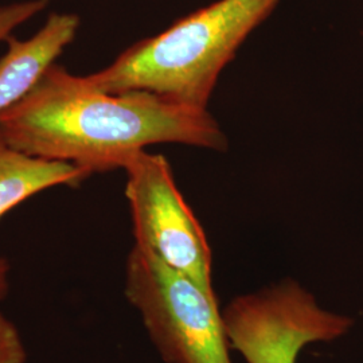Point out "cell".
Instances as JSON below:
<instances>
[{"mask_svg": "<svg viewBox=\"0 0 363 363\" xmlns=\"http://www.w3.org/2000/svg\"><path fill=\"white\" fill-rule=\"evenodd\" d=\"M159 143L228 148L208 108L152 91H97L57 62L23 99L0 112V144L73 163L91 175L124 169L148 145Z\"/></svg>", "mask_w": 363, "mask_h": 363, "instance_id": "obj_1", "label": "cell"}, {"mask_svg": "<svg viewBox=\"0 0 363 363\" xmlns=\"http://www.w3.org/2000/svg\"><path fill=\"white\" fill-rule=\"evenodd\" d=\"M277 1L218 0L133 43L111 65L82 79L106 93L152 91L181 104L208 108L220 72Z\"/></svg>", "mask_w": 363, "mask_h": 363, "instance_id": "obj_2", "label": "cell"}, {"mask_svg": "<svg viewBox=\"0 0 363 363\" xmlns=\"http://www.w3.org/2000/svg\"><path fill=\"white\" fill-rule=\"evenodd\" d=\"M125 295L166 363H232L214 291L139 247L127 259Z\"/></svg>", "mask_w": 363, "mask_h": 363, "instance_id": "obj_3", "label": "cell"}, {"mask_svg": "<svg viewBox=\"0 0 363 363\" xmlns=\"http://www.w3.org/2000/svg\"><path fill=\"white\" fill-rule=\"evenodd\" d=\"M124 171L135 245L213 292L208 238L177 187L169 160L143 151Z\"/></svg>", "mask_w": 363, "mask_h": 363, "instance_id": "obj_4", "label": "cell"}, {"mask_svg": "<svg viewBox=\"0 0 363 363\" xmlns=\"http://www.w3.org/2000/svg\"><path fill=\"white\" fill-rule=\"evenodd\" d=\"M222 318L230 346L247 363H296L304 346L334 340L352 325L349 318L320 308L291 280L234 298Z\"/></svg>", "mask_w": 363, "mask_h": 363, "instance_id": "obj_5", "label": "cell"}, {"mask_svg": "<svg viewBox=\"0 0 363 363\" xmlns=\"http://www.w3.org/2000/svg\"><path fill=\"white\" fill-rule=\"evenodd\" d=\"M81 19L74 13H52L27 39L11 35L0 57V112L23 99L77 37Z\"/></svg>", "mask_w": 363, "mask_h": 363, "instance_id": "obj_6", "label": "cell"}, {"mask_svg": "<svg viewBox=\"0 0 363 363\" xmlns=\"http://www.w3.org/2000/svg\"><path fill=\"white\" fill-rule=\"evenodd\" d=\"M89 177L73 163L26 155L0 144V220L38 193L62 184L77 187Z\"/></svg>", "mask_w": 363, "mask_h": 363, "instance_id": "obj_7", "label": "cell"}, {"mask_svg": "<svg viewBox=\"0 0 363 363\" xmlns=\"http://www.w3.org/2000/svg\"><path fill=\"white\" fill-rule=\"evenodd\" d=\"M50 0H16L0 3V43L13 35V31L26 25L31 19L43 13Z\"/></svg>", "mask_w": 363, "mask_h": 363, "instance_id": "obj_8", "label": "cell"}, {"mask_svg": "<svg viewBox=\"0 0 363 363\" xmlns=\"http://www.w3.org/2000/svg\"><path fill=\"white\" fill-rule=\"evenodd\" d=\"M27 351L19 330L0 312V363H26Z\"/></svg>", "mask_w": 363, "mask_h": 363, "instance_id": "obj_9", "label": "cell"}, {"mask_svg": "<svg viewBox=\"0 0 363 363\" xmlns=\"http://www.w3.org/2000/svg\"><path fill=\"white\" fill-rule=\"evenodd\" d=\"M10 271L9 261L0 256V301L4 300L10 292Z\"/></svg>", "mask_w": 363, "mask_h": 363, "instance_id": "obj_10", "label": "cell"}, {"mask_svg": "<svg viewBox=\"0 0 363 363\" xmlns=\"http://www.w3.org/2000/svg\"><path fill=\"white\" fill-rule=\"evenodd\" d=\"M0 1H3V0H0Z\"/></svg>", "mask_w": 363, "mask_h": 363, "instance_id": "obj_11", "label": "cell"}]
</instances>
